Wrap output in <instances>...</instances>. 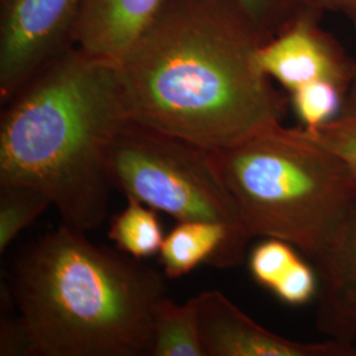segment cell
Instances as JSON below:
<instances>
[{
    "label": "cell",
    "mask_w": 356,
    "mask_h": 356,
    "mask_svg": "<svg viewBox=\"0 0 356 356\" xmlns=\"http://www.w3.org/2000/svg\"><path fill=\"white\" fill-rule=\"evenodd\" d=\"M261 44L227 0H163L118 61L131 120L210 151L281 122Z\"/></svg>",
    "instance_id": "6da1fadb"
},
{
    "label": "cell",
    "mask_w": 356,
    "mask_h": 356,
    "mask_svg": "<svg viewBox=\"0 0 356 356\" xmlns=\"http://www.w3.org/2000/svg\"><path fill=\"white\" fill-rule=\"evenodd\" d=\"M129 120L118 63L76 45L6 102L0 185L38 189L64 223L82 231L97 229L113 188L108 153Z\"/></svg>",
    "instance_id": "7a4b0ae2"
},
{
    "label": "cell",
    "mask_w": 356,
    "mask_h": 356,
    "mask_svg": "<svg viewBox=\"0 0 356 356\" xmlns=\"http://www.w3.org/2000/svg\"><path fill=\"white\" fill-rule=\"evenodd\" d=\"M83 232L64 223L15 263L13 296L26 354L151 355L153 310L166 296L163 276Z\"/></svg>",
    "instance_id": "3957f363"
},
{
    "label": "cell",
    "mask_w": 356,
    "mask_h": 356,
    "mask_svg": "<svg viewBox=\"0 0 356 356\" xmlns=\"http://www.w3.org/2000/svg\"><path fill=\"white\" fill-rule=\"evenodd\" d=\"M209 152L251 238L280 239L314 259L356 206L355 176L304 127L275 122Z\"/></svg>",
    "instance_id": "277c9868"
},
{
    "label": "cell",
    "mask_w": 356,
    "mask_h": 356,
    "mask_svg": "<svg viewBox=\"0 0 356 356\" xmlns=\"http://www.w3.org/2000/svg\"><path fill=\"white\" fill-rule=\"evenodd\" d=\"M107 170L113 188L156 211L220 223L244 245L251 239L206 148L129 120L111 145Z\"/></svg>",
    "instance_id": "5b68a950"
},
{
    "label": "cell",
    "mask_w": 356,
    "mask_h": 356,
    "mask_svg": "<svg viewBox=\"0 0 356 356\" xmlns=\"http://www.w3.org/2000/svg\"><path fill=\"white\" fill-rule=\"evenodd\" d=\"M86 0H0V99L6 103L76 47Z\"/></svg>",
    "instance_id": "8992f818"
},
{
    "label": "cell",
    "mask_w": 356,
    "mask_h": 356,
    "mask_svg": "<svg viewBox=\"0 0 356 356\" xmlns=\"http://www.w3.org/2000/svg\"><path fill=\"white\" fill-rule=\"evenodd\" d=\"M319 19V13L306 11L256 51L260 70L289 94L316 81H330L346 90L355 81L356 61Z\"/></svg>",
    "instance_id": "52a82bcc"
},
{
    "label": "cell",
    "mask_w": 356,
    "mask_h": 356,
    "mask_svg": "<svg viewBox=\"0 0 356 356\" xmlns=\"http://www.w3.org/2000/svg\"><path fill=\"white\" fill-rule=\"evenodd\" d=\"M198 297L200 332L204 356H356L350 343H302L280 337L250 318L223 293Z\"/></svg>",
    "instance_id": "ba28073f"
},
{
    "label": "cell",
    "mask_w": 356,
    "mask_h": 356,
    "mask_svg": "<svg viewBox=\"0 0 356 356\" xmlns=\"http://www.w3.org/2000/svg\"><path fill=\"white\" fill-rule=\"evenodd\" d=\"M318 277L317 326L331 339H356V206L330 244L313 259Z\"/></svg>",
    "instance_id": "9c48e42d"
},
{
    "label": "cell",
    "mask_w": 356,
    "mask_h": 356,
    "mask_svg": "<svg viewBox=\"0 0 356 356\" xmlns=\"http://www.w3.org/2000/svg\"><path fill=\"white\" fill-rule=\"evenodd\" d=\"M163 0H86L76 44L91 54L119 61Z\"/></svg>",
    "instance_id": "30bf717a"
},
{
    "label": "cell",
    "mask_w": 356,
    "mask_h": 356,
    "mask_svg": "<svg viewBox=\"0 0 356 356\" xmlns=\"http://www.w3.org/2000/svg\"><path fill=\"white\" fill-rule=\"evenodd\" d=\"M245 245L231 229L220 223L186 220L178 222L164 239L160 263L166 277L178 279L201 264L229 268L242 261Z\"/></svg>",
    "instance_id": "8fae6325"
},
{
    "label": "cell",
    "mask_w": 356,
    "mask_h": 356,
    "mask_svg": "<svg viewBox=\"0 0 356 356\" xmlns=\"http://www.w3.org/2000/svg\"><path fill=\"white\" fill-rule=\"evenodd\" d=\"M153 356H204L198 297L178 305L164 296L153 310Z\"/></svg>",
    "instance_id": "7c38bea8"
},
{
    "label": "cell",
    "mask_w": 356,
    "mask_h": 356,
    "mask_svg": "<svg viewBox=\"0 0 356 356\" xmlns=\"http://www.w3.org/2000/svg\"><path fill=\"white\" fill-rule=\"evenodd\" d=\"M108 238L116 250L141 260L160 252L165 235L156 210L127 197V206L113 218Z\"/></svg>",
    "instance_id": "4fadbf2b"
},
{
    "label": "cell",
    "mask_w": 356,
    "mask_h": 356,
    "mask_svg": "<svg viewBox=\"0 0 356 356\" xmlns=\"http://www.w3.org/2000/svg\"><path fill=\"white\" fill-rule=\"evenodd\" d=\"M51 201L42 191L20 184L0 185V254L32 225Z\"/></svg>",
    "instance_id": "5bb4252c"
},
{
    "label": "cell",
    "mask_w": 356,
    "mask_h": 356,
    "mask_svg": "<svg viewBox=\"0 0 356 356\" xmlns=\"http://www.w3.org/2000/svg\"><path fill=\"white\" fill-rule=\"evenodd\" d=\"M305 129L313 140L343 161L356 177V78L347 91L341 113L321 127Z\"/></svg>",
    "instance_id": "9a60e30c"
},
{
    "label": "cell",
    "mask_w": 356,
    "mask_h": 356,
    "mask_svg": "<svg viewBox=\"0 0 356 356\" xmlns=\"http://www.w3.org/2000/svg\"><path fill=\"white\" fill-rule=\"evenodd\" d=\"M347 91L330 81H316L292 91L291 103L304 128L316 129L341 113Z\"/></svg>",
    "instance_id": "2e32d148"
},
{
    "label": "cell",
    "mask_w": 356,
    "mask_h": 356,
    "mask_svg": "<svg viewBox=\"0 0 356 356\" xmlns=\"http://www.w3.org/2000/svg\"><path fill=\"white\" fill-rule=\"evenodd\" d=\"M245 17L261 42L279 35L309 11L307 0H227Z\"/></svg>",
    "instance_id": "e0dca14e"
},
{
    "label": "cell",
    "mask_w": 356,
    "mask_h": 356,
    "mask_svg": "<svg viewBox=\"0 0 356 356\" xmlns=\"http://www.w3.org/2000/svg\"><path fill=\"white\" fill-rule=\"evenodd\" d=\"M301 260L292 244L268 238L252 250L248 266L254 281L273 292Z\"/></svg>",
    "instance_id": "ac0fdd59"
},
{
    "label": "cell",
    "mask_w": 356,
    "mask_h": 356,
    "mask_svg": "<svg viewBox=\"0 0 356 356\" xmlns=\"http://www.w3.org/2000/svg\"><path fill=\"white\" fill-rule=\"evenodd\" d=\"M309 10L319 13H335L346 17L356 31V0H307Z\"/></svg>",
    "instance_id": "d6986e66"
}]
</instances>
